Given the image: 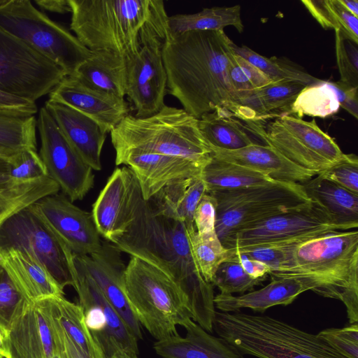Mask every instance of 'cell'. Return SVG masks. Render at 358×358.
I'll return each instance as SVG.
<instances>
[{
    "mask_svg": "<svg viewBox=\"0 0 358 358\" xmlns=\"http://www.w3.org/2000/svg\"><path fill=\"white\" fill-rule=\"evenodd\" d=\"M194 223L157 215L141 194L134 176L129 200V224L113 243L120 252L136 257L160 270L186 295L192 320L213 332L215 313L213 285L201 274L192 254L189 234Z\"/></svg>",
    "mask_w": 358,
    "mask_h": 358,
    "instance_id": "6da1fadb",
    "label": "cell"
},
{
    "mask_svg": "<svg viewBox=\"0 0 358 358\" xmlns=\"http://www.w3.org/2000/svg\"><path fill=\"white\" fill-rule=\"evenodd\" d=\"M232 43L224 30H213L169 34L163 44L167 93L196 119L218 108L230 113L234 108L227 73Z\"/></svg>",
    "mask_w": 358,
    "mask_h": 358,
    "instance_id": "7a4b0ae2",
    "label": "cell"
},
{
    "mask_svg": "<svg viewBox=\"0 0 358 358\" xmlns=\"http://www.w3.org/2000/svg\"><path fill=\"white\" fill-rule=\"evenodd\" d=\"M271 279L294 278L324 297L341 301L358 321V231H335L297 242Z\"/></svg>",
    "mask_w": 358,
    "mask_h": 358,
    "instance_id": "3957f363",
    "label": "cell"
},
{
    "mask_svg": "<svg viewBox=\"0 0 358 358\" xmlns=\"http://www.w3.org/2000/svg\"><path fill=\"white\" fill-rule=\"evenodd\" d=\"M71 29L89 50L126 57L136 54L149 31L168 26L162 0H69Z\"/></svg>",
    "mask_w": 358,
    "mask_h": 358,
    "instance_id": "277c9868",
    "label": "cell"
},
{
    "mask_svg": "<svg viewBox=\"0 0 358 358\" xmlns=\"http://www.w3.org/2000/svg\"><path fill=\"white\" fill-rule=\"evenodd\" d=\"M213 329L243 355L257 358H346L317 334L266 315L215 311Z\"/></svg>",
    "mask_w": 358,
    "mask_h": 358,
    "instance_id": "5b68a950",
    "label": "cell"
},
{
    "mask_svg": "<svg viewBox=\"0 0 358 358\" xmlns=\"http://www.w3.org/2000/svg\"><path fill=\"white\" fill-rule=\"evenodd\" d=\"M198 121L185 110L166 105L147 117L129 114L110 132L115 156L161 154L206 166L211 159L212 150L200 132Z\"/></svg>",
    "mask_w": 358,
    "mask_h": 358,
    "instance_id": "8992f818",
    "label": "cell"
},
{
    "mask_svg": "<svg viewBox=\"0 0 358 358\" xmlns=\"http://www.w3.org/2000/svg\"><path fill=\"white\" fill-rule=\"evenodd\" d=\"M122 282L140 324L157 341L178 335L176 326L192 320L187 298L180 287L146 262L131 256Z\"/></svg>",
    "mask_w": 358,
    "mask_h": 358,
    "instance_id": "52a82bcc",
    "label": "cell"
},
{
    "mask_svg": "<svg viewBox=\"0 0 358 358\" xmlns=\"http://www.w3.org/2000/svg\"><path fill=\"white\" fill-rule=\"evenodd\" d=\"M0 28L73 76L91 50L29 0H0Z\"/></svg>",
    "mask_w": 358,
    "mask_h": 358,
    "instance_id": "ba28073f",
    "label": "cell"
},
{
    "mask_svg": "<svg viewBox=\"0 0 358 358\" xmlns=\"http://www.w3.org/2000/svg\"><path fill=\"white\" fill-rule=\"evenodd\" d=\"M209 194L216 200L215 231L222 243L249 225L310 201L301 184L277 181Z\"/></svg>",
    "mask_w": 358,
    "mask_h": 358,
    "instance_id": "9c48e42d",
    "label": "cell"
},
{
    "mask_svg": "<svg viewBox=\"0 0 358 358\" xmlns=\"http://www.w3.org/2000/svg\"><path fill=\"white\" fill-rule=\"evenodd\" d=\"M253 134L296 166L320 174L344 157L333 138L323 131L315 119L305 121L283 114L269 121L246 124Z\"/></svg>",
    "mask_w": 358,
    "mask_h": 358,
    "instance_id": "30bf717a",
    "label": "cell"
},
{
    "mask_svg": "<svg viewBox=\"0 0 358 358\" xmlns=\"http://www.w3.org/2000/svg\"><path fill=\"white\" fill-rule=\"evenodd\" d=\"M65 76L52 62L0 28V92L36 103Z\"/></svg>",
    "mask_w": 358,
    "mask_h": 358,
    "instance_id": "8fae6325",
    "label": "cell"
},
{
    "mask_svg": "<svg viewBox=\"0 0 358 358\" xmlns=\"http://www.w3.org/2000/svg\"><path fill=\"white\" fill-rule=\"evenodd\" d=\"M10 248L33 256L63 288L73 286V253L59 243L29 206L0 224V250Z\"/></svg>",
    "mask_w": 358,
    "mask_h": 358,
    "instance_id": "7c38bea8",
    "label": "cell"
},
{
    "mask_svg": "<svg viewBox=\"0 0 358 358\" xmlns=\"http://www.w3.org/2000/svg\"><path fill=\"white\" fill-rule=\"evenodd\" d=\"M335 223L317 203H308L249 225L222 242L226 249L310 238L347 231Z\"/></svg>",
    "mask_w": 358,
    "mask_h": 358,
    "instance_id": "4fadbf2b",
    "label": "cell"
},
{
    "mask_svg": "<svg viewBox=\"0 0 358 358\" xmlns=\"http://www.w3.org/2000/svg\"><path fill=\"white\" fill-rule=\"evenodd\" d=\"M168 29H154L142 39L139 50L127 59L126 95L138 118L158 113L164 106L167 77L162 59V46Z\"/></svg>",
    "mask_w": 358,
    "mask_h": 358,
    "instance_id": "5bb4252c",
    "label": "cell"
},
{
    "mask_svg": "<svg viewBox=\"0 0 358 358\" xmlns=\"http://www.w3.org/2000/svg\"><path fill=\"white\" fill-rule=\"evenodd\" d=\"M39 155L48 176L72 202L82 200L94 187V175L63 136L55 120L42 107L37 119Z\"/></svg>",
    "mask_w": 358,
    "mask_h": 358,
    "instance_id": "9a60e30c",
    "label": "cell"
},
{
    "mask_svg": "<svg viewBox=\"0 0 358 358\" xmlns=\"http://www.w3.org/2000/svg\"><path fill=\"white\" fill-rule=\"evenodd\" d=\"M32 212L73 254L90 255L101 247L92 213L78 208L64 194L45 196L29 206Z\"/></svg>",
    "mask_w": 358,
    "mask_h": 358,
    "instance_id": "2e32d148",
    "label": "cell"
},
{
    "mask_svg": "<svg viewBox=\"0 0 358 358\" xmlns=\"http://www.w3.org/2000/svg\"><path fill=\"white\" fill-rule=\"evenodd\" d=\"M121 252L113 243L102 242L101 248L90 255L73 254L75 263L94 280L105 297L122 317L137 340L142 339L140 323L132 311L123 289L125 266Z\"/></svg>",
    "mask_w": 358,
    "mask_h": 358,
    "instance_id": "e0dca14e",
    "label": "cell"
},
{
    "mask_svg": "<svg viewBox=\"0 0 358 358\" xmlns=\"http://www.w3.org/2000/svg\"><path fill=\"white\" fill-rule=\"evenodd\" d=\"M49 99L88 116L108 133L129 112L124 98L92 87L73 76H66L49 94Z\"/></svg>",
    "mask_w": 358,
    "mask_h": 358,
    "instance_id": "ac0fdd59",
    "label": "cell"
},
{
    "mask_svg": "<svg viewBox=\"0 0 358 358\" xmlns=\"http://www.w3.org/2000/svg\"><path fill=\"white\" fill-rule=\"evenodd\" d=\"M115 164L132 171L145 201L173 182L200 176L205 166L180 157L145 152L117 155Z\"/></svg>",
    "mask_w": 358,
    "mask_h": 358,
    "instance_id": "d6986e66",
    "label": "cell"
},
{
    "mask_svg": "<svg viewBox=\"0 0 358 358\" xmlns=\"http://www.w3.org/2000/svg\"><path fill=\"white\" fill-rule=\"evenodd\" d=\"M10 358H52L56 350L46 310L41 300L24 303L8 330Z\"/></svg>",
    "mask_w": 358,
    "mask_h": 358,
    "instance_id": "ffe728a7",
    "label": "cell"
},
{
    "mask_svg": "<svg viewBox=\"0 0 358 358\" xmlns=\"http://www.w3.org/2000/svg\"><path fill=\"white\" fill-rule=\"evenodd\" d=\"M134 174L127 166L117 168L93 204L92 215L104 239L113 243L129 224L130 193Z\"/></svg>",
    "mask_w": 358,
    "mask_h": 358,
    "instance_id": "44dd1931",
    "label": "cell"
},
{
    "mask_svg": "<svg viewBox=\"0 0 358 358\" xmlns=\"http://www.w3.org/2000/svg\"><path fill=\"white\" fill-rule=\"evenodd\" d=\"M44 107L83 161L93 171H101V151L108 133L94 120L66 104L48 99Z\"/></svg>",
    "mask_w": 358,
    "mask_h": 358,
    "instance_id": "7402d4cb",
    "label": "cell"
},
{
    "mask_svg": "<svg viewBox=\"0 0 358 358\" xmlns=\"http://www.w3.org/2000/svg\"><path fill=\"white\" fill-rule=\"evenodd\" d=\"M307 85L298 82L271 83L262 87L235 94L232 116L250 122H264L288 114L299 93Z\"/></svg>",
    "mask_w": 358,
    "mask_h": 358,
    "instance_id": "603a6c76",
    "label": "cell"
},
{
    "mask_svg": "<svg viewBox=\"0 0 358 358\" xmlns=\"http://www.w3.org/2000/svg\"><path fill=\"white\" fill-rule=\"evenodd\" d=\"M0 266L29 303L64 296V288L27 252L13 248L0 250Z\"/></svg>",
    "mask_w": 358,
    "mask_h": 358,
    "instance_id": "cb8c5ba5",
    "label": "cell"
},
{
    "mask_svg": "<svg viewBox=\"0 0 358 358\" xmlns=\"http://www.w3.org/2000/svg\"><path fill=\"white\" fill-rule=\"evenodd\" d=\"M211 150L216 159L253 169L277 182L303 184L317 175L293 164L268 145L255 143L234 150Z\"/></svg>",
    "mask_w": 358,
    "mask_h": 358,
    "instance_id": "d4e9b609",
    "label": "cell"
},
{
    "mask_svg": "<svg viewBox=\"0 0 358 358\" xmlns=\"http://www.w3.org/2000/svg\"><path fill=\"white\" fill-rule=\"evenodd\" d=\"M182 326L186 330L185 337L178 334L154 343L157 355L163 358H243L225 340L210 335L192 319Z\"/></svg>",
    "mask_w": 358,
    "mask_h": 358,
    "instance_id": "484cf974",
    "label": "cell"
},
{
    "mask_svg": "<svg viewBox=\"0 0 358 358\" xmlns=\"http://www.w3.org/2000/svg\"><path fill=\"white\" fill-rule=\"evenodd\" d=\"M309 290L303 282L294 278L271 279L263 288L240 296L218 294L214 297L215 307L223 313L238 312L250 308L264 313L268 308L292 303L301 293Z\"/></svg>",
    "mask_w": 358,
    "mask_h": 358,
    "instance_id": "4316f807",
    "label": "cell"
},
{
    "mask_svg": "<svg viewBox=\"0 0 358 358\" xmlns=\"http://www.w3.org/2000/svg\"><path fill=\"white\" fill-rule=\"evenodd\" d=\"M71 270L73 287L78 295L79 304L83 310L91 306L101 308L106 318V327L101 333L114 338L129 352L138 355V340L92 277L74 261Z\"/></svg>",
    "mask_w": 358,
    "mask_h": 358,
    "instance_id": "83f0119b",
    "label": "cell"
},
{
    "mask_svg": "<svg viewBox=\"0 0 358 358\" xmlns=\"http://www.w3.org/2000/svg\"><path fill=\"white\" fill-rule=\"evenodd\" d=\"M91 55L73 76L97 90L124 98L127 90L126 57L106 50H91Z\"/></svg>",
    "mask_w": 358,
    "mask_h": 358,
    "instance_id": "f1b7e54d",
    "label": "cell"
},
{
    "mask_svg": "<svg viewBox=\"0 0 358 358\" xmlns=\"http://www.w3.org/2000/svg\"><path fill=\"white\" fill-rule=\"evenodd\" d=\"M206 193V185L200 175L166 185L148 201L158 215L194 223L195 209Z\"/></svg>",
    "mask_w": 358,
    "mask_h": 358,
    "instance_id": "f546056e",
    "label": "cell"
},
{
    "mask_svg": "<svg viewBox=\"0 0 358 358\" xmlns=\"http://www.w3.org/2000/svg\"><path fill=\"white\" fill-rule=\"evenodd\" d=\"M301 185L308 198L322 207L335 223L348 230L358 227V194L320 174Z\"/></svg>",
    "mask_w": 358,
    "mask_h": 358,
    "instance_id": "4dcf8cb0",
    "label": "cell"
},
{
    "mask_svg": "<svg viewBox=\"0 0 358 358\" xmlns=\"http://www.w3.org/2000/svg\"><path fill=\"white\" fill-rule=\"evenodd\" d=\"M59 189L50 177L30 182L13 180L8 172V157L0 155V224L13 213L45 196L58 193Z\"/></svg>",
    "mask_w": 358,
    "mask_h": 358,
    "instance_id": "1f68e13d",
    "label": "cell"
},
{
    "mask_svg": "<svg viewBox=\"0 0 358 358\" xmlns=\"http://www.w3.org/2000/svg\"><path fill=\"white\" fill-rule=\"evenodd\" d=\"M198 120L200 132L211 149L234 150L257 143L248 125L227 109H216Z\"/></svg>",
    "mask_w": 358,
    "mask_h": 358,
    "instance_id": "d6a6232c",
    "label": "cell"
},
{
    "mask_svg": "<svg viewBox=\"0 0 358 358\" xmlns=\"http://www.w3.org/2000/svg\"><path fill=\"white\" fill-rule=\"evenodd\" d=\"M241 7L233 6L203 8L193 14H177L169 16V34L180 35L190 31L224 30L227 26H233L239 33L243 31L241 20Z\"/></svg>",
    "mask_w": 358,
    "mask_h": 358,
    "instance_id": "836d02e7",
    "label": "cell"
},
{
    "mask_svg": "<svg viewBox=\"0 0 358 358\" xmlns=\"http://www.w3.org/2000/svg\"><path fill=\"white\" fill-rule=\"evenodd\" d=\"M48 299L57 320L72 341L90 358H106L101 343L86 324L82 306L64 296Z\"/></svg>",
    "mask_w": 358,
    "mask_h": 358,
    "instance_id": "e575fe53",
    "label": "cell"
},
{
    "mask_svg": "<svg viewBox=\"0 0 358 358\" xmlns=\"http://www.w3.org/2000/svg\"><path fill=\"white\" fill-rule=\"evenodd\" d=\"M35 114L22 109H0V155L9 157L27 148L36 150Z\"/></svg>",
    "mask_w": 358,
    "mask_h": 358,
    "instance_id": "d590c367",
    "label": "cell"
},
{
    "mask_svg": "<svg viewBox=\"0 0 358 358\" xmlns=\"http://www.w3.org/2000/svg\"><path fill=\"white\" fill-rule=\"evenodd\" d=\"M201 178L206 193L260 185L273 180L266 175L248 167L213 157L203 168Z\"/></svg>",
    "mask_w": 358,
    "mask_h": 358,
    "instance_id": "8d00e7d4",
    "label": "cell"
},
{
    "mask_svg": "<svg viewBox=\"0 0 358 358\" xmlns=\"http://www.w3.org/2000/svg\"><path fill=\"white\" fill-rule=\"evenodd\" d=\"M231 48L235 53L259 69L273 83L293 81L309 85L320 80L287 59L278 58L275 56L266 57L245 45L240 47L234 43L231 44Z\"/></svg>",
    "mask_w": 358,
    "mask_h": 358,
    "instance_id": "74e56055",
    "label": "cell"
},
{
    "mask_svg": "<svg viewBox=\"0 0 358 358\" xmlns=\"http://www.w3.org/2000/svg\"><path fill=\"white\" fill-rule=\"evenodd\" d=\"M301 3L322 28L338 30L344 38L358 45V17L338 0H301Z\"/></svg>",
    "mask_w": 358,
    "mask_h": 358,
    "instance_id": "f35d334b",
    "label": "cell"
},
{
    "mask_svg": "<svg viewBox=\"0 0 358 358\" xmlns=\"http://www.w3.org/2000/svg\"><path fill=\"white\" fill-rule=\"evenodd\" d=\"M340 108L336 94L327 81L319 80L306 86L297 95L288 114L299 118L304 115L327 117Z\"/></svg>",
    "mask_w": 358,
    "mask_h": 358,
    "instance_id": "ab89813d",
    "label": "cell"
},
{
    "mask_svg": "<svg viewBox=\"0 0 358 358\" xmlns=\"http://www.w3.org/2000/svg\"><path fill=\"white\" fill-rule=\"evenodd\" d=\"M192 254L204 280L212 284L219 266L227 259V250L216 231L199 234L196 229L189 234Z\"/></svg>",
    "mask_w": 358,
    "mask_h": 358,
    "instance_id": "60d3db41",
    "label": "cell"
},
{
    "mask_svg": "<svg viewBox=\"0 0 358 358\" xmlns=\"http://www.w3.org/2000/svg\"><path fill=\"white\" fill-rule=\"evenodd\" d=\"M266 278L255 279L243 270L240 263L233 257H227L217 268L212 285L217 287L222 294H232L252 291Z\"/></svg>",
    "mask_w": 358,
    "mask_h": 358,
    "instance_id": "b9f144b4",
    "label": "cell"
},
{
    "mask_svg": "<svg viewBox=\"0 0 358 358\" xmlns=\"http://www.w3.org/2000/svg\"><path fill=\"white\" fill-rule=\"evenodd\" d=\"M227 73L235 94L254 90L273 83L259 69L234 50L229 57Z\"/></svg>",
    "mask_w": 358,
    "mask_h": 358,
    "instance_id": "7bdbcfd3",
    "label": "cell"
},
{
    "mask_svg": "<svg viewBox=\"0 0 358 358\" xmlns=\"http://www.w3.org/2000/svg\"><path fill=\"white\" fill-rule=\"evenodd\" d=\"M10 177L19 182H30L49 177L37 150L27 148L8 157Z\"/></svg>",
    "mask_w": 358,
    "mask_h": 358,
    "instance_id": "ee69618b",
    "label": "cell"
},
{
    "mask_svg": "<svg viewBox=\"0 0 358 358\" xmlns=\"http://www.w3.org/2000/svg\"><path fill=\"white\" fill-rule=\"evenodd\" d=\"M336 62L340 81L358 87L357 45L344 38L339 31H335Z\"/></svg>",
    "mask_w": 358,
    "mask_h": 358,
    "instance_id": "f6af8a7d",
    "label": "cell"
},
{
    "mask_svg": "<svg viewBox=\"0 0 358 358\" xmlns=\"http://www.w3.org/2000/svg\"><path fill=\"white\" fill-rule=\"evenodd\" d=\"M26 300L16 289L12 280L0 269V325L8 330L15 315Z\"/></svg>",
    "mask_w": 358,
    "mask_h": 358,
    "instance_id": "bcb514c9",
    "label": "cell"
},
{
    "mask_svg": "<svg viewBox=\"0 0 358 358\" xmlns=\"http://www.w3.org/2000/svg\"><path fill=\"white\" fill-rule=\"evenodd\" d=\"M317 336L346 358H358V324L342 329H327Z\"/></svg>",
    "mask_w": 358,
    "mask_h": 358,
    "instance_id": "7dc6e473",
    "label": "cell"
},
{
    "mask_svg": "<svg viewBox=\"0 0 358 358\" xmlns=\"http://www.w3.org/2000/svg\"><path fill=\"white\" fill-rule=\"evenodd\" d=\"M320 175L358 194V158L357 155L345 154L341 161Z\"/></svg>",
    "mask_w": 358,
    "mask_h": 358,
    "instance_id": "c3c4849f",
    "label": "cell"
},
{
    "mask_svg": "<svg viewBox=\"0 0 358 358\" xmlns=\"http://www.w3.org/2000/svg\"><path fill=\"white\" fill-rule=\"evenodd\" d=\"M41 301L46 310L55 344L61 358H90L64 331L51 308L48 298Z\"/></svg>",
    "mask_w": 358,
    "mask_h": 358,
    "instance_id": "681fc988",
    "label": "cell"
},
{
    "mask_svg": "<svg viewBox=\"0 0 358 358\" xmlns=\"http://www.w3.org/2000/svg\"><path fill=\"white\" fill-rule=\"evenodd\" d=\"M216 206V200L212 194L203 195L194 213V224L199 234L215 231Z\"/></svg>",
    "mask_w": 358,
    "mask_h": 358,
    "instance_id": "f907efd6",
    "label": "cell"
},
{
    "mask_svg": "<svg viewBox=\"0 0 358 358\" xmlns=\"http://www.w3.org/2000/svg\"><path fill=\"white\" fill-rule=\"evenodd\" d=\"M335 92L340 107L358 118V87H352L340 80L327 81Z\"/></svg>",
    "mask_w": 358,
    "mask_h": 358,
    "instance_id": "816d5d0a",
    "label": "cell"
},
{
    "mask_svg": "<svg viewBox=\"0 0 358 358\" xmlns=\"http://www.w3.org/2000/svg\"><path fill=\"white\" fill-rule=\"evenodd\" d=\"M227 257L236 259L243 270L250 277L255 279L266 278L270 272V268L265 264L255 260L243 254L237 252L231 249H227Z\"/></svg>",
    "mask_w": 358,
    "mask_h": 358,
    "instance_id": "f5cc1de1",
    "label": "cell"
},
{
    "mask_svg": "<svg viewBox=\"0 0 358 358\" xmlns=\"http://www.w3.org/2000/svg\"><path fill=\"white\" fill-rule=\"evenodd\" d=\"M101 343L106 358H138L137 354L127 350L114 338L103 333H93Z\"/></svg>",
    "mask_w": 358,
    "mask_h": 358,
    "instance_id": "db71d44e",
    "label": "cell"
},
{
    "mask_svg": "<svg viewBox=\"0 0 358 358\" xmlns=\"http://www.w3.org/2000/svg\"><path fill=\"white\" fill-rule=\"evenodd\" d=\"M83 310L86 324L92 332L97 334L105 331L106 318L101 308L91 306Z\"/></svg>",
    "mask_w": 358,
    "mask_h": 358,
    "instance_id": "11a10c76",
    "label": "cell"
},
{
    "mask_svg": "<svg viewBox=\"0 0 358 358\" xmlns=\"http://www.w3.org/2000/svg\"><path fill=\"white\" fill-rule=\"evenodd\" d=\"M13 108L31 111L36 113L38 110L36 103L31 102L0 92V109Z\"/></svg>",
    "mask_w": 358,
    "mask_h": 358,
    "instance_id": "9f6ffc18",
    "label": "cell"
},
{
    "mask_svg": "<svg viewBox=\"0 0 358 358\" xmlns=\"http://www.w3.org/2000/svg\"><path fill=\"white\" fill-rule=\"evenodd\" d=\"M35 3L44 10L60 14L71 13L69 0H36Z\"/></svg>",
    "mask_w": 358,
    "mask_h": 358,
    "instance_id": "6f0895ef",
    "label": "cell"
},
{
    "mask_svg": "<svg viewBox=\"0 0 358 358\" xmlns=\"http://www.w3.org/2000/svg\"><path fill=\"white\" fill-rule=\"evenodd\" d=\"M0 357L10 358L8 348V331L0 325Z\"/></svg>",
    "mask_w": 358,
    "mask_h": 358,
    "instance_id": "680465c9",
    "label": "cell"
},
{
    "mask_svg": "<svg viewBox=\"0 0 358 358\" xmlns=\"http://www.w3.org/2000/svg\"><path fill=\"white\" fill-rule=\"evenodd\" d=\"M339 2L352 14L358 17L357 0H338Z\"/></svg>",
    "mask_w": 358,
    "mask_h": 358,
    "instance_id": "91938a15",
    "label": "cell"
},
{
    "mask_svg": "<svg viewBox=\"0 0 358 358\" xmlns=\"http://www.w3.org/2000/svg\"><path fill=\"white\" fill-rule=\"evenodd\" d=\"M52 358H61V356H60V355H59V352H58L57 348H56L55 353V355H54Z\"/></svg>",
    "mask_w": 358,
    "mask_h": 358,
    "instance_id": "94428289",
    "label": "cell"
},
{
    "mask_svg": "<svg viewBox=\"0 0 358 358\" xmlns=\"http://www.w3.org/2000/svg\"><path fill=\"white\" fill-rule=\"evenodd\" d=\"M1 268V266H0V269Z\"/></svg>",
    "mask_w": 358,
    "mask_h": 358,
    "instance_id": "6125c7cd",
    "label": "cell"
},
{
    "mask_svg": "<svg viewBox=\"0 0 358 358\" xmlns=\"http://www.w3.org/2000/svg\"><path fill=\"white\" fill-rule=\"evenodd\" d=\"M0 358H3V357H0Z\"/></svg>",
    "mask_w": 358,
    "mask_h": 358,
    "instance_id": "be15d7a7",
    "label": "cell"
}]
</instances>
